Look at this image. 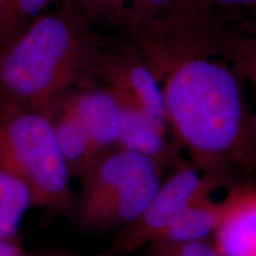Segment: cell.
<instances>
[{
	"label": "cell",
	"instance_id": "cell-20",
	"mask_svg": "<svg viewBox=\"0 0 256 256\" xmlns=\"http://www.w3.org/2000/svg\"><path fill=\"white\" fill-rule=\"evenodd\" d=\"M31 256H108V255H82V254H75V252H69L46 250V252H37V254H31Z\"/></svg>",
	"mask_w": 256,
	"mask_h": 256
},
{
	"label": "cell",
	"instance_id": "cell-3",
	"mask_svg": "<svg viewBox=\"0 0 256 256\" xmlns=\"http://www.w3.org/2000/svg\"><path fill=\"white\" fill-rule=\"evenodd\" d=\"M165 168L121 147L106 151L78 177L70 220L83 232H115L136 220L162 182Z\"/></svg>",
	"mask_w": 256,
	"mask_h": 256
},
{
	"label": "cell",
	"instance_id": "cell-10",
	"mask_svg": "<svg viewBox=\"0 0 256 256\" xmlns=\"http://www.w3.org/2000/svg\"><path fill=\"white\" fill-rule=\"evenodd\" d=\"M158 22L194 28L240 25L256 32V0H177L171 14Z\"/></svg>",
	"mask_w": 256,
	"mask_h": 256
},
{
	"label": "cell",
	"instance_id": "cell-11",
	"mask_svg": "<svg viewBox=\"0 0 256 256\" xmlns=\"http://www.w3.org/2000/svg\"><path fill=\"white\" fill-rule=\"evenodd\" d=\"M214 52L235 69L255 100L256 115V32L240 25L204 28Z\"/></svg>",
	"mask_w": 256,
	"mask_h": 256
},
{
	"label": "cell",
	"instance_id": "cell-17",
	"mask_svg": "<svg viewBox=\"0 0 256 256\" xmlns=\"http://www.w3.org/2000/svg\"><path fill=\"white\" fill-rule=\"evenodd\" d=\"M145 256H220L210 240L190 242H156L145 248Z\"/></svg>",
	"mask_w": 256,
	"mask_h": 256
},
{
	"label": "cell",
	"instance_id": "cell-15",
	"mask_svg": "<svg viewBox=\"0 0 256 256\" xmlns=\"http://www.w3.org/2000/svg\"><path fill=\"white\" fill-rule=\"evenodd\" d=\"M52 0H0V46L17 36Z\"/></svg>",
	"mask_w": 256,
	"mask_h": 256
},
{
	"label": "cell",
	"instance_id": "cell-8",
	"mask_svg": "<svg viewBox=\"0 0 256 256\" xmlns=\"http://www.w3.org/2000/svg\"><path fill=\"white\" fill-rule=\"evenodd\" d=\"M56 104L69 112L78 121L96 154L100 156L116 147L120 132V106L107 89L100 84L75 88Z\"/></svg>",
	"mask_w": 256,
	"mask_h": 256
},
{
	"label": "cell",
	"instance_id": "cell-14",
	"mask_svg": "<svg viewBox=\"0 0 256 256\" xmlns=\"http://www.w3.org/2000/svg\"><path fill=\"white\" fill-rule=\"evenodd\" d=\"M34 209L26 185L0 162V241L18 238L22 220Z\"/></svg>",
	"mask_w": 256,
	"mask_h": 256
},
{
	"label": "cell",
	"instance_id": "cell-6",
	"mask_svg": "<svg viewBox=\"0 0 256 256\" xmlns=\"http://www.w3.org/2000/svg\"><path fill=\"white\" fill-rule=\"evenodd\" d=\"M208 186L220 188V185L202 174L188 162H179L162 179L156 194L139 217L113 232L110 254H132L156 242L188 203Z\"/></svg>",
	"mask_w": 256,
	"mask_h": 256
},
{
	"label": "cell",
	"instance_id": "cell-12",
	"mask_svg": "<svg viewBox=\"0 0 256 256\" xmlns=\"http://www.w3.org/2000/svg\"><path fill=\"white\" fill-rule=\"evenodd\" d=\"M216 188V186H208L200 191L156 242L210 240L222 215L220 200H217L214 197V191Z\"/></svg>",
	"mask_w": 256,
	"mask_h": 256
},
{
	"label": "cell",
	"instance_id": "cell-4",
	"mask_svg": "<svg viewBox=\"0 0 256 256\" xmlns=\"http://www.w3.org/2000/svg\"><path fill=\"white\" fill-rule=\"evenodd\" d=\"M0 162L26 185L34 209L72 218V179L46 113L25 110L0 114Z\"/></svg>",
	"mask_w": 256,
	"mask_h": 256
},
{
	"label": "cell",
	"instance_id": "cell-19",
	"mask_svg": "<svg viewBox=\"0 0 256 256\" xmlns=\"http://www.w3.org/2000/svg\"><path fill=\"white\" fill-rule=\"evenodd\" d=\"M0 256H31L24 250L18 238L0 241Z\"/></svg>",
	"mask_w": 256,
	"mask_h": 256
},
{
	"label": "cell",
	"instance_id": "cell-7",
	"mask_svg": "<svg viewBox=\"0 0 256 256\" xmlns=\"http://www.w3.org/2000/svg\"><path fill=\"white\" fill-rule=\"evenodd\" d=\"M222 215L210 241L220 256H256V184L252 178L229 185Z\"/></svg>",
	"mask_w": 256,
	"mask_h": 256
},
{
	"label": "cell",
	"instance_id": "cell-16",
	"mask_svg": "<svg viewBox=\"0 0 256 256\" xmlns=\"http://www.w3.org/2000/svg\"><path fill=\"white\" fill-rule=\"evenodd\" d=\"M177 0H128L113 28L136 26L162 20L171 14Z\"/></svg>",
	"mask_w": 256,
	"mask_h": 256
},
{
	"label": "cell",
	"instance_id": "cell-9",
	"mask_svg": "<svg viewBox=\"0 0 256 256\" xmlns=\"http://www.w3.org/2000/svg\"><path fill=\"white\" fill-rule=\"evenodd\" d=\"M118 104L121 120L116 147L147 156L164 168L170 165L174 168L184 162L179 156V147L168 142V133L160 130L148 115L128 102L118 101Z\"/></svg>",
	"mask_w": 256,
	"mask_h": 256
},
{
	"label": "cell",
	"instance_id": "cell-18",
	"mask_svg": "<svg viewBox=\"0 0 256 256\" xmlns=\"http://www.w3.org/2000/svg\"><path fill=\"white\" fill-rule=\"evenodd\" d=\"M89 22L114 28L128 0H75Z\"/></svg>",
	"mask_w": 256,
	"mask_h": 256
},
{
	"label": "cell",
	"instance_id": "cell-13",
	"mask_svg": "<svg viewBox=\"0 0 256 256\" xmlns=\"http://www.w3.org/2000/svg\"><path fill=\"white\" fill-rule=\"evenodd\" d=\"M50 116L57 145L72 179H78L92 162L98 158L82 127L69 112L54 106Z\"/></svg>",
	"mask_w": 256,
	"mask_h": 256
},
{
	"label": "cell",
	"instance_id": "cell-2",
	"mask_svg": "<svg viewBox=\"0 0 256 256\" xmlns=\"http://www.w3.org/2000/svg\"><path fill=\"white\" fill-rule=\"evenodd\" d=\"M94 28L75 0H62L2 44L0 114H48L66 92L98 84Z\"/></svg>",
	"mask_w": 256,
	"mask_h": 256
},
{
	"label": "cell",
	"instance_id": "cell-1",
	"mask_svg": "<svg viewBox=\"0 0 256 256\" xmlns=\"http://www.w3.org/2000/svg\"><path fill=\"white\" fill-rule=\"evenodd\" d=\"M162 89L168 130L190 164L220 185L256 172V115L246 83L198 28L162 22L122 28Z\"/></svg>",
	"mask_w": 256,
	"mask_h": 256
},
{
	"label": "cell",
	"instance_id": "cell-5",
	"mask_svg": "<svg viewBox=\"0 0 256 256\" xmlns=\"http://www.w3.org/2000/svg\"><path fill=\"white\" fill-rule=\"evenodd\" d=\"M96 83L118 101L136 106L164 132H168L164 96L159 80L142 54L120 34L115 40L101 37L95 64Z\"/></svg>",
	"mask_w": 256,
	"mask_h": 256
}]
</instances>
